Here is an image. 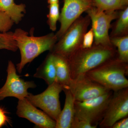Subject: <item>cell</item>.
<instances>
[{
    "label": "cell",
    "mask_w": 128,
    "mask_h": 128,
    "mask_svg": "<svg viewBox=\"0 0 128 128\" xmlns=\"http://www.w3.org/2000/svg\"><path fill=\"white\" fill-rule=\"evenodd\" d=\"M117 57V50L114 46L93 44L91 48H80L68 58L71 79L86 74Z\"/></svg>",
    "instance_id": "obj_1"
},
{
    "label": "cell",
    "mask_w": 128,
    "mask_h": 128,
    "mask_svg": "<svg viewBox=\"0 0 128 128\" xmlns=\"http://www.w3.org/2000/svg\"><path fill=\"white\" fill-rule=\"evenodd\" d=\"M13 38L20 53L21 60L16 64V70L21 73L26 64L32 62L41 54L52 50L58 40L55 34L50 33L41 36H29L28 32L21 28L13 32Z\"/></svg>",
    "instance_id": "obj_2"
},
{
    "label": "cell",
    "mask_w": 128,
    "mask_h": 128,
    "mask_svg": "<svg viewBox=\"0 0 128 128\" xmlns=\"http://www.w3.org/2000/svg\"><path fill=\"white\" fill-rule=\"evenodd\" d=\"M94 82L113 92L128 88V63L112 60L86 73Z\"/></svg>",
    "instance_id": "obj_3"
},
{
    "label": "cell",
    "mask_w": 128,
    "mask_h": 128,
    "mask_svg": "<svg viewBox=\"0 0 128 128\" xmlns=\"http://www.w3.org/2000/svg\"><path fill=\"white\" fill-rule=\"evenodd\" d=\"M90 23L88 15L81 16L70 26L50 52L68 58L81 48L83 37Z\"/></svg>",
    "instance_id": "obj_4"
},
{
    "label": "cell",
    "mask_w": 128,
    "mask_h": 128,
    "mask_svg": "<svg viewBox=\"0 0 128 128\" xmlns=\"http://www.w3.org/2000/svg\"><path fill=\"white\" fill-rule=\"evenodd\" d=\"M113 92L82 102L75 101V116L98 126L107 108Z\"/></svg>",
    "instance_id": "obj_5"
},
{
    "label": "cell",
    "mask_w": 128,
    "mask_h": 128,
    "mask_svg": "<svg viewBox=\"0 0 128 128\" xmlns=\"http://www.w3.org/2000/svg\"><path fill=\"white\" fill-rule=\"evenodd\" d=\"M63 89V86L55 81L42 93L35 95L29 93L26 98L56 121L61 112L60 94Z\"/></svg>",
    "instance_id": "obj_6"
},
{
    "label": "cell",
    "mask_w": 128,
    "mask_h": 128,
    "mask_svg": "<svg viewBox=\"0 0 128 128\" xmlns=\"http://www.w3.org/2000/svg\"><path fill=\"white\" fill-rule=\"evenodd\" d=\"M86 12L90 19L91 28L94 34V44L113 46L110 41L108 32L111 22L116 19L118 12L117 11L99 12L93 6Z\"/></svg>",
    "instance_id": "obj_7"
},
{
    "label": "cell",
    "mask_w": 128,
    "mask_h": 128,
    "mask_svg": "<svg viewBox=\"0 0 128 128\" xmlns=\"http://www.w3.org/2000/svg\"><path fill=\"white\" fill-rule=\"evenodd\" d=\"M14 63L8 62L6 71L7 78L4 86L0 89V101L8 97H13L18 100L26 98L29 95L28 90L36 87L33 81H26L17 74Z\"/></svg>",
    "instance_id": "obj_8"
},
{
    "label": "cell",
    "mask_w": 128,
    "mask_h": 128,
    "mask_svg": "<svg viewBox=\"0 0 128 128\" xmlns=\"http://www.w3.org/2000/svg\"><path fill=\"white\" fill-rule=\"evenodd\" d=\"M64 88L68 89L75 101L78 102L97 97L111 91L91 80L86 74L71 79L68 85Z\"/></svg>",
    "instance_id": "obj_9"
},
{
    "label": "cell",
    "mask_w": 128,
    "mask_h": 128,
    "mask_svg": "<svg viewBox=\"0 0 128 128\" xmlns=\"http://www.w3.org/2000/svg\"><path fill=\"white\" fill-rule=\"evenodd\" d=\"M107 108L99 124L100 128H111L116 122L128 115V88L113 92Z\"/></svg>",
    "instance_id": "obj_10"
},
{
    "label": "cell",
    "mask_w": 128,
    "mask_h": 128,
    "mask_svg": "<svg viewBox=\"0 0 128 128\" xmlns=\"http://www.w3.org/2000/svg\"><path fill=\"white\" fill-rule=\"evenodd\" d=\"M92 6V0H64L59 19L60 27L55 34L58 40L83 12Z\"/></svg>",
    "instance_id": "obj_11"
},
{
    "label": "cell",
    "mask_w": 128,
    "mask_h": 128,
    "mask_svg": "<svg viewBox=\"0 0 128 128\" xmlns=\"http://www.w3.org/2000/svg\"><path fill=\"white\" fill-rule=\"evenodd\" d=\"M16 114L42 128H56V122L43 111L38 110L26 98L18 100Z\"/></svg>",
    "instance_id": "obj_12"
},
{
    "label": "cell",
    "mask_w": 128,
    "mask_h": 128,
    "mask_svg": "<svg viewBox=\"0 0 128 128\" xmlns=\"http://www.w3.org/2000/svg\"><path fill=\"white\" fill-rule=\"evenodd\" d=\"M63 91L65 94V102L64 108L56 121V128H71L75 117V100L68 89L64 88Z\"/></svg>",
    "instance_id": "obj_13"
},
{
    "label": "cell",
    "mask_w": 128,
    "mask_h": 128,
    "mask_svg": "<svg viewBox=\"0 0 128 128\" xmlns=\"http://www.w3.org/2000/svg\"><path fill=\"white\" fill-rule=\"evenodd\" d=\"M53 54L56 71V82L63 86L64 88L68 85L71 80L68 59L62 55Z\"/></svg>",
    "instance_id": "obj_14"
},
{
    "label": "cell",
    "mask_w": 128,
    "mask_h": 128,
    "mask_svg": "<svg viewBox=\"0 0 128 128\" xmlns=\"http://www.w3.org/2000/svg\"><path fill=\"white\" fill-rule=\"evenodd\" d=\"M34 76L44 80L48 86L55 82L56 71L54 54L52 52H50L44 62L37 69Z\"/></svg>",
    "instance_id": "obj_15"
},
{
    "label": "cell",
    "mask_w": 128,
    "mask_h": 128,
    "mask_svg": "<svg viewBox=\"0 0 128 128\" xmlns=\"http://www.w3.org/2000/svg\"><path fill=\"white\" fill-rule=\"evenodd\" d=\"M0 11L7 14L14 23L17 24L26 13V5L22 3L17 4L14 0H0Z\"/></svg>",
    "instance_id": "obj_16"
},
{
    "label": "cell",
    "mask_w": 128,
    "mask_h": 128,
    "mask_svg": "<svg viewBox=\"0 0 128 128\" xmlns=\"http://www.w3.org/2000/svg\"><path fill=\"white\" fill-rule=\"evenodd\" d=\"M110 35V38L120 37L128 35V6L118 12Z\"/></svg>",
    "instance_id": "obj_17"
},
{
    "label": "cell",
    "mask_w": 128,
    "mask_h": 128,
    "mask_svg": "<svg viewBox=\"0 0 128 128\" xmlns=\"http://www.w3.org/2000/svg\"><path fill=\"white\" fill-rule=\"evenodd\" d=\"M112 45L117 48L118 57L120 61L128 63V35L110 38Z\"/></svg>",
    "instance_id": "obj_18"
},
{
    "label": "cell",
    "mask_w": 128,
    "mask_h": 128,
    "mask_svg": "<svg viewBox=\"0 0 128 128\" xmlns=\"http://www.w3.org/2000/svg\"><path fill=\"white\" fill-rule=\"evenodd\" d=\"M92 6L99 12H110L120 10V0H92Z\"/></svg>",
    "instance_id": "obj_19"
},
{
    "label": "cell",
    "mask_w": 128,
    "mask_h": 128,
    "mask_svg": "<svg viewBox=\"0 0 128 128\" xmlns=\"http://www.w3.org/2000/svg\"><path fill=\"white\" fill-rule=\"evenodd\" d=\"M48 8L49 12L47 15V22L50 30L54 32L57 29V23L60 18L59 3L50 4Z\"/></svg>",
    "instance_id": "obj_20"
},
{
    "label": "cell",
    "mask_w": 128,
    "mask_h": 128,
    "mask_svg": "<svg viewBox=\"0 0 128 128\" xmlns=\"http://www.w3.org/2000/svg\"><path fill=\"white\" fill-rule=\"evenodd\" d=\"M13 32L0 33V50L16 52L18 50L16 43L13 38Z\"/></svg>",
    "instance_id": "obj_21"
},
{
    "label": "cell",
    "mask_w": 128,
    "mask_h": 128,
    "mask_svg": "<svg viewBox=\"0 0 128 128\" xmlns=\"http://www.w3.org/2000/svg\"><path fill=\"white\" fill-rule=\"evenodd\" d=\"M14 24L7 14L4 12L0 11V33L9 32Z\"/></svg>",
    "instance_id": "obj_22"
},
{
    "label": "cell",
    "mask_w": 128,
    "mask_h": 128,
    "mask_svg": "<svg viewBox=\"0 0 128 128\" xmlns=\"http://www.w3.org/2000/svg\"><path fill=\"white\" fill-rule=\"evenodd\" d=\"M94 32L91 28L84 35L80 48H91L94 44Z\"/></svg>",
    "instance_id": "obj_23"
},
{
    "label": "cell",
    "mask_w": 128,
    "mask_h": 128,
    "mask_svg": "<svg viewBox=\"0 0 128 128\" xmlns=\"http://www.w3.org/2000/svg\"><path fill=\"white\" fill-rule=\"evenodd\" d=\"M97 127V125L75 116L72 124L71 128H96Z\"/></svg>",
    "instance_id": "obj_24"
},
{
    "label": "cell",
    "mask_w": 128,
    "mask_h": 128,
    "mask_svg": "<svg viewBox=\"0 0 128 128\" xmlns=\"http://www.w3.org/2000/svg\"><path fill=\"white\" fill-rule=\"evenodd\" d=\"M6 110L0 106V128L9 123L10 122Z\"/></svg>",
    "instance_id": "obj_25"
},
{
    "label": "cell",
    "mask_w": 128,
    "mask_h": 128,
    "mask_svg": "<svg viewBox=\"0 0 128 128\" xmlns=\"http://www.w3.org/2000/svg\"><path fill=\"white\" fill-rule=\"evenodd\" d=\"M128 117L124 118L116 122L111 128H128Z\"/></svg>",
    "instance_id": "obj_26"
},
{
    "label": "cell",
    "mask_w": 128,
    "mask_h": 128,
    "mask_svg": "<svg viewBox=\"0 0 128 128\" xmlns=\"http://www.w3.org/2000/svg\"><path fill=\"white\" fill-rule=\"evenodd\" d=\"M128 0H120V10H122L128 7Z\"/></svg>",
    "instance_id": "obj_27"
},
{
    "label": "cell",
    "mask_w": 128,
    "mask_h": 128,
    "mask_svg": "<svg viewBox=\"0 0 128 128\" xmlns=\"http://www.w3.org/2000/svg\"><path fill=\"white\" fill-rule=\"evenodd\" d=\"M48 4H54V3H58L59 2V0H47Z\"/></svg>",
    "instance_id": "obj_28"
}]
</instances>
